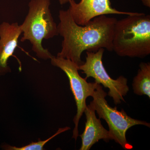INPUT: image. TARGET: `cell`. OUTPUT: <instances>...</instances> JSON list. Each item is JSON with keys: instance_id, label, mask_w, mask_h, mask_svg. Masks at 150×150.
Masks as SVG:
<instances>
[{"instance_id": "obj_11", "label": "cell", "mask_w": 150, "mask_h": 150, "mask_svg": "<svg viewBox=\"0 0 150 150\" xmlns=\"http://www.w3.org/2000/svg\"><path fill=\"white\" fill-rule=\"evenodd\" d=\"M70 129H71L70 127H69L60 128L54 135L44 141H39L38 142H32L29 144L21 147H17L9 145H4L2 146V149L6 150H44L43 147L46 143H48L49 141L59 134L68 131Z\"/></svg>"}, {"instance_id": "obj_8", "label": "cell", "mask_w": 150, "mask_h": 150, "mask_svg": "<svg viewBox=\"0 0 150 150\" xmlns=\"http://www.w3.org/2000/svg\"><path fill=\"white\" fill-rule=\"evenodd\" d=\"M22 33L21 26L18 23L4 22L0 25V75L11 72L8 62L18 46Z\"/></svg>"}, {"instance_id": "obj_4", "label": "cell", "mask_w": 150, "mask_h": 150, "mask_svg": "<svg viewBox=\"0 0 150 150\" xmlns=\"http://www.w3.org/2000/svg\"><path fill=\"white\" fill-rule=\"evenodd\" d=\"M107 95L101 85L98 84L92 95L93 100L90 104L98 114L100 119L102 118L106 121L112 140L124 149H132L133 146L126 139L127 131L136 125H144L149 128L150 123L131 118L123 109L119 111L116 107H111L105 99Z\"/></svg>"}, {"instance_id": "obj_10", "label": "cell", "mask_w": 150, "mask_h": 150, "mask_svg": "<svg viewBox=\"0 0 150 150\" xmlns=\"http://www.w3.org/2000/svg\"><path fill=\"white\" fill-rule=\"evenodd\" d=\"M134 93L150 98V63L142 62L132 83Z\"/></svg>"}, {"instance_id": "obj_3", "label": "cell", "mask_w": 150, "mask_h": 150, "mask_svg": "<svg viewBox=\"0 0 150 150\" xmlns=\"http://www.w3.org/2000/svg\"><path fill=\"white\" fill-rule=\"evenodd\" d=\"M50 5L51 0H31L27 16L20 25L23 34L21 41H29L38 58L43 60L51 59L53 56L48 49L43 48L42 41L59 35Z\"/></svg>"}, {"instance_id": "obj_5", "label": "cell", "mask_w": 150, "mask_h": 150, "mask_svg": "<svg viewBox=\"0 0 150 150\" xmlns=\"http://www.w3.org/2000/svg\"><path fill=\"white\" fill-rule=\"evenodd\" d=\"M104 48H100L96 52L86 51V62L79 66L78 69L86 75L85 79L92 77L95 82L102 85L108 89V96L112 98L115 105L125 102L124 96L129 92L127 85L128 80L123 76H120L116 79H113L108 74L103 63L102 59Z\"/></svg>"}, {"instance_id": "obj_6", "label": "cell", "mask_w": 150, "mask_h": 150, "mask_svg": "<svg viewBox=\"0 0 150 150\" xmlns=\"http://www.w3.org/2000/svg\"><path fill=\"white\" fill-rule=\"evenodd\" d=\"M50 60L51 64L62 70L69 81L70 88L77 106V113L73 120L75 127L72 137L76 140L79 136V122L86 107L87 98L91 97L98 84L88 82L85 78L81 77L78 71L79 66L69 59L53 56Z\"/></svg>"}, {"instance_id": "obj_9", "label": "cell", "mask_w": 150, "mask_h": 150, "mask_svg": "<svg viewBox=\"0 0 150 150\" xmlns=\"http://www.w3.org/2000/svg\"><path fill=\"white\" fill-rule=\"evenodd\" d=\"M86 115L85 128L80 136L82 140L80 150H89L99 140L108 142L112 140L109 131L105 129L100 118H97L95 110L90 104L87 105L84 111Z\"/></svg>"}, {"instance_id": "obj_2", "label": "cell", "mask_w": 150, "mask_h": 150, "mask_svg": "<svg viewBox=\"0 0 150 150\" xmlns=\"http://www.w3.org/2000/svg\"><path fill=\"white\" fill-rule=\"evenodd\" d=\"M112 51L118 56L143 59L150 54V16L136 13L116 22Z\"/></svg>"}, {"instance_id": "obj_7", "label": "cell", "mask_w": 150, "mask_h": 150, "mask_svg": "<svg viewBox=\"0 0 150 150\" xmlns=\"http://www.w3.org/2000/svg\"><path fill=\"white\" fill-rule=\"evenodd\" d=\"M68 9L75 22L84 25L96 17L108 14L131 15L135 12L121 11L113 8L110 0H70Z\"/></svg>"}, {"instance_id": "obj_13", "label": "cell", "mask_w": 150, "mask_h": 150, "mask_svg": "<svg viewBox=\"0 0 150 150\" xmlns=\"http://www.w3.org/2000/svg\"><path fill=\"white\" fill-rule=\"evenodd\" d=\"M59 3L60 4L63 5L65 4H67V3H69L70 0H59Z\"/></svg>"}, {"instance_id": "obj_1", "label": "cell", "mask_w": 150, "mask_h": 150, "mask_svg": "<svg viewBox=\"0 0 150 150\" xmlns=\"http://www.w3.org/2000/svg\"><path fill=\"white\" fill-rule=\"evenodd\" d=\"M59 17L58 33L63 40L57 57L69 59L79 66L83 64L81 56L84 51L95 52L101 48L112 51L115 18L100 16L81 25L75 22L69 9L59 11Z\"/></svg>"}, {"instance_id": "obj_12", "label": "cell", "mask_w": 150, "mask_h": 150, "mask_svg": "<svg viewBox=\"0 0 150 150\" xmlns=\"http://www.w3.org/2000/svg\"><path fill=\"white\" fill-rule=\"evenodd\" d=\"M142 1L144 5L150 7V0H142Z\"/></svg>"}]
</instances>
